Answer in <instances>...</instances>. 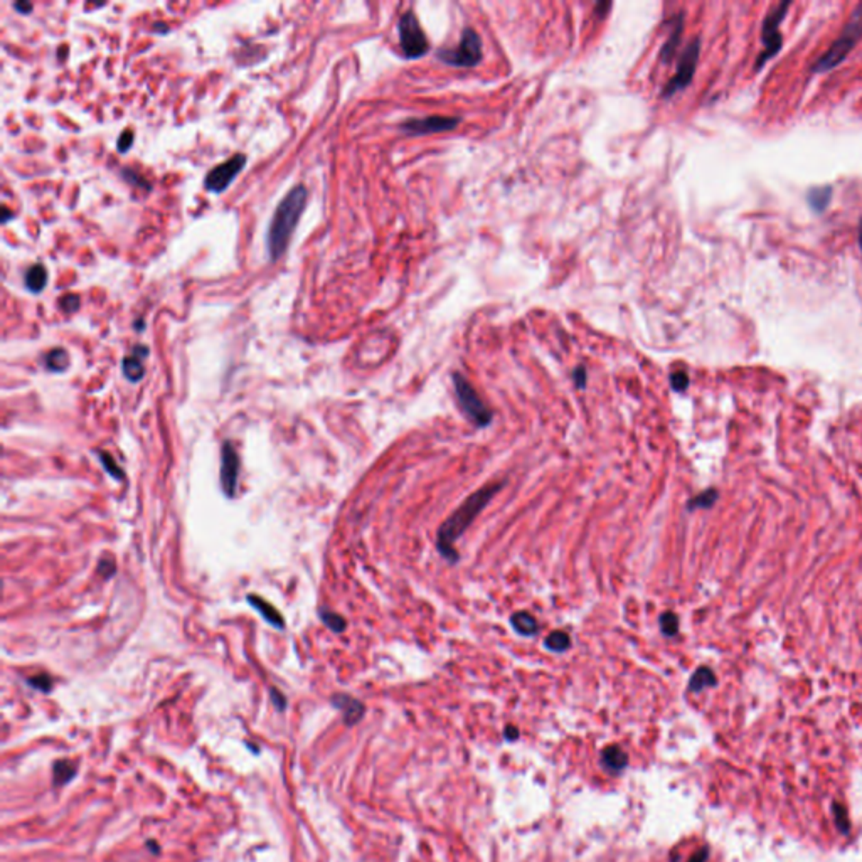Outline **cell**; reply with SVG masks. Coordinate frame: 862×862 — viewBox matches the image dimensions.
Returning a JSON list of instances; mask_svg holds the SVG:
<instances>
[{
	"instance_id": "16",
	"label": "cell",
	"mask_w": 862,
	"mask_h": 862,
	"mask_svg": "<svg viewBox=\"0 0 862 862\" xmlns=\"http://www.w3.org/2000/svg\"><path fill=\"white\" fill-rule=\"evenodd\" d=\"M510 625L514 626V630L522 637H534L539 632V625H537V620L532 617L529 611H516V613L510 617Z\"/></svg>"
},
{
	"instance_id": "15",
	"label": "cell",
	"mask_w": 862,
	"mask_h": 862,
	"mask_svg": "<svg viewBox=\"0 0 862 862\" xmlns=\"http://www.w3.org/2000/svg\"><path fill=\"white\" fill-rule=\"evenodd\" d=\"M248 603L251 604L255 610H258L261 613V617H263L268 623H271L275 628H285V620H283L282 615L278 613V610H276L273 604L264 602L261 596H256V595H249Z\"/></svg>"
},
{
	"instance_id": "37",
	"label": "cell",
	"mask_w": 862,
	"mask_h": 862,
	"mask_svg": "<svg viewBox=\"0 0 862 862\" xmlns=\"http://www.w3.org/2000/svg\"><path fill=\"white\" fill-rule=\"evenodd\" d=\"M707 857H709V849L707 847H703V849L696 850V852L690 856L689 862H706Z\"/></svg>"
},
{
	"instance_id": "17",
	"label": "cell",
	"mask_w": 862,
	"mask_h": 862,
	"mask_svg": "<svg viewBox=\"0 0 862 862\" xmlns=\"http://www.w3.org/2000/svg\"><path fill=\"white\" fill-rule=\"evenodd\" d=\"M24 283L27 286L29 292L32 293H41L44 288H46V283H47V270L44 268V264L37 263L32 264L24 275Z\"/></svg>"
},
{
	"instance_id": "8",
	"label": "cell",
	"mask_w": 862,
	"mask_h": 862,
	"mask_svg": "<svg viewBox=\"0 0 862 862\" xmlns=\"http://www.w3.org/2000/svg\"><path fill=\"white\" fill-rule=\"evenodd\" d=\"M699 49H701V43H699V39H696V41H692L688 47H685L684 52H682L681 61H679V66H677V73L674 74V78L669 81V84L663 88L662 95L666 96V98L667 96H672L674 93L681 91V89H684L685 87H689V83L692 81L694 73H696L697 61H699Z\"/></svg>"
},
{
	"instance_id": "25",
	"label": "cell",
	"mask_w": 862,
	"mask_h": 862,
	"mask_svg": "<svg viewBox=\"0 0 862 862\" xmlns=\"http://www.w3.org/2000/svg\"><path fill=\"white\" fill-rule=\"evenodd\" d=\"M660 630L666 637H675L679 633V617L674 611H663L660 615Z\"/></svg>"
},
{
	"instance_id": "28",
	"label": "cell",
	"mask_w": 862,
	"mask_h": 862,
	"mask_svg": "<svg viewBox=\"0 0 862 862\" xmlns=\"http://www.w3.org/2000/svg\"><path fill=\"white\" fill-rule=\"evenodd\" d=\"M98 457H100V460H102L104 470H106L111 477H115L117 480L123 479V470L117 465V462L113 460V457H111L108 451H98Z\"/></svg>"
},
{
	"instance_id": "35",
	"label": "cell",
	"mask_w": 862,
	"mask_h": 862,
	"mask_svg": "<svg viewBox=\"0 0 862 862\" xmlns=\"http://www.w3.org/2000/svg\"><path fill=\"white\" fill-rule=\"evenodd\" d=\"M271 701H273V704L276 706V709H278V711H283V709H285V706H286L285 696H283V694L280 692V690H276V689H271Z\"/></svg>"
},
{
	"instance_id": "36",
	"label": "cell",
	"mask_w": 862,
	"mask_h": 862,
	"mask_svg": "<svg viewBox=\"0 0 862 862\" xmlns=\"http://www.w3.org/2000/svg\"><path fill=\"white\" fill-rule=\"evenodd\" d=\"M519 736H521V733H519V729L516 726L514 725L506 726V729H503V738H506L507 741H516Z\"/></svg>"
},
{
	"instance_id": "33",
	"label": "cell",
	"mask_w": 862,
	"mask_h": 862,
	"mask_svg": "<svg viewBox=\"0 0 862 862\" xmlns=\"http://www.w3.org/2000/svg\"><path fill=\"white\" fill-rule=\"evenodd\" d=\"M98 573L103 578H111L115 573V561L113 559H102L98 565Z\"/></svg>"
},
{
	"instance_id": "24",
	"label": "cell",
	"mask_w": 862,
	"mask_h": 862,
	"mask_svg": "<svg viewBox=\"0 0 862 862\" xmlns=\"http://www.w3.org/2000/svg\"><path fill=\"white\" fill-rule=\"evenodd\" d=\"M830 197H832L830 188H815L808 192L807 199L815 211H824V209L828 206V203H830Z\"/></svg>"
},
{
	"instance_id": "27",
	"label": "cell",
	"mask_w": 862,
	"mask_h": 862,
	"mask_svg": "<svg viewBox=\"0 0 862 862\" xmlns=\"http://www.w3.org/2000/svg\"><path fill=\"white\" fill-rule=\"evenodd\" d=\"M832 812H834L835 826H837L839 832H841V834H849L850 824H849V815H847L846 808L842 807L841 804H834L832 805Z\"/></svg>"
},
{
	"instance_id": "20",
	"label": "cell",
	"mask_w": 862,
	"mask_h": 862,
	"mask_svg": "<svg viewBox=\"0 0 862 862\" xmlns=\"http://www.w3.org/2000/svg\"><path fill=\"white\" fill-rule=\"evenodd\" d=\"M544 647L547 650L554 652V654H565L571 648V638L566 632L563 630H556L547 635L546 640H544Z\"/></svg>"
},
{
	"instance_id": "21",
	"label": "cell",
	"mask_w": 862,
	"mask_h": 862,
	"mask_svg": "<svg viewBox=\"0 0 862 862\" xmlns=\"http://www.w3.org/2000/svg\"><path fill=\"white\" fill-rule=\"evenodd\" d=\"M682 22H684V17L679 16L677 17V24H675L672 34L669 36L667 43L663 44L662 51H660V58H662V61L669 63L670 59H672V56L675 54V51H677L679 41H681V36H682Z\"/></svg>"
},
{
	"instance_id": "22",
	"label": "cell",
	"mask_w": 862,
	"mask_h": 862,
	"mask_svg": "<svg viewBox=\"0 0 862 862\" xmlns=\"http://www.w3.org/2000/svg\"><path fill=\"white\" fill-rule=\"evenodd\" d=\"M44 363H46V367L49 369L52 372H63L69 364V356L65 349H52L51 352L46 354L44 357Z\"/></svg>"
},
{
	"instance_id": "3",
	"label": "cell",
	"mask_w": 862,
	"mask_h": 862,
	"mask_svg": "<svg viewBox=\"0 0 862 862\" xmlns=\"http://www.w3.org/2000/svg\"><path fill=\"white\" fill-rule=\"evenodd\" d=\"M862 37V3L854 9L852 16H850V21L847 22V25L842 31V34L839 36V39L835 41L834 44L830 46L826 54L819 59V61L813 65V71L817 73H822V71H828L832 68H835L837 65H841L842 61L847 58L850 51L856 47V44L859 43V39Z\"/></svg>"
},
{
	"instance_id": "29",
	"label": "cell",
	"mask_w": 862,
	"mask_h": 862,
	"mask_svg": "<svg viewBox=\"0 0 862 862\" xmlns=\"http://www.w3.org/2000/svg\"><path fill=\"white\" fill-rule=\"evenodd\" d=\"M27 684L31 688L41 690V692H49L52 688V679L47 674H39L34 675V677H29Z\"/></svg>"
},
{
	"instance_id": "14",
	"label": "cell",
	"mask_w": 862,
	"mask_h": 862,
	"mask_svg": "<svg viewBox=\"0 0 862 862\" xmlns=\"http://www.w3.org/2000/svg\"><path fill=\"white\" fill-rule=\"evenodd\" d=\"M600 758H602L603 770L611 775H620L628 767V755L618 745H610L603 748L600 753Z\"/></svg>"
},
{
	"instance_id": "38",
	"label": "cell",
	"mask_w": 862,
	"mask_h": 862,
	"mask_svg": "<svg viewBox=\"0 0 862 862\" xmlns=\"http://www.w3.org/2000/svg\"><path fill=\"white\" fill-rule=\"evenodd\" d=\"M14 9H16L19 14H29V12H32L34 7H32L31 2H16L14 3Z\"/></svg>"
},
{
	"instance_id": "39",
	"label": "cell",
	"mask_w": 862,
	"mask_h": 862,
	"mask_svg": "<svg viewBox=\"0 0 862 862\" xmlns=\"http://www.w3.org/2000/svg\"><path fill=\"white\" fill-rule=\"evenodd\" d=\"M2 212H3V218H2V221H3V223H7V221H9L10 218H12V212H10L9 209H7V206H3V207H2Z\"/></svg>"
},
{
	"instance_id": "30",
	"label": "cell",
	"mask_w": 862,
	"mask_h": 862,
	"mask_svg": "<svg viewBox=\"0 0 862 862\" xmlns=\"http://www.w3.org/2000/svg\"><path fill=\"white\" fill-rule=\"evenodd\" d=\"M670 386H672V389L677 391V393H684V391L689 387L688 372H684V371L672 372V374H670Z\"/></svg>"
},
{
	"instance_id": "11",
	"label": "cell",
	"mask_w": 862,
	"mask_h": 862,
	"mask_svg": "<svg viewBox=\"0 0 862 862\" xmlns=\"http://www.w3.org/2000/svg\"><path fill=\"white\" fill-rule=\"evenodd\" d=\"M238 475H240V457H238L233 443L226 442L223 445L221 484L227 497H234V494H236Z\"/></svg>"
},
{
	"instance_id": "7",
	"label": "cell",
	"mask_w": 862,
	"mask_h": 862,
	"mask_svg": "<svg viewBox=\"0 0 862 862\" xmlns=\"http://www.w3.org/2000/svg\"><path fill=\"white\" fill-rule=\"evenodd\" d=\"M790 2L785 3H778L773 10L768 12V16L764 17L763 21V29H761V37H763V44H764V49L761 51L758 61H756V68H761L768 59H771L776 52L780 51L782 47V34H780V24H782L783 17H785L786 10H789Z\"/></svg>"
},
{
	"instance_id": "2",
	"label": "cell",
	"mask_w": 862,
	"mask_h": 862,
	"mask_svg": "<svg viewBox=\"0 0 862 862\" xmlns=\"http://www.w3.org/2000/svg\"><path fill=\"white\" fill-rule=\"evenodd\" d=\"M305 204H307V189L304 185H295L288 190L285 197L280 201L276 207L273 219H271L270 227H268V251H270L271 260L276 261L280 256L285 253L288 246L290 238H292L295 226L304 212Z\"/></svg>"
},
{
	"instance_id": "10",
	"label": "cell",
	"mask_w": 862,
	"mask_h": 862,
	"mask_svg": "<svg viewBox=\"0 0 862 862\" xmlns=\"http://www.w3.org/2000/svg\"><path fill=\"white\" fill-rule=\"evenodd\" d=\"M460 123V118L453 117H427L418 118V120H408L402 123V132L409 135H427V133H440L449 132V130L457 128Z\"/></svg>"
},
{
	"instance_id": "34",
	"label": "cell",
	"mask_w": 862,
	"mask_h": 862,
	"mask_svg": "<svg viewBox=\"0 0 862 862\" xmlns=\"http://www.w3.org/2000/svg\"><path fill=\"white\" fill-rule=\"evenodd\" d=\"M573 379H574V384H576L578 389H585V387H587V369H585L583 365H580V367L574 369Z\"/></svg>"
},
{
	"instance_id": "31",
	"label": "cell",
	"mask_w": 862,
	"mask_h": 862,
	"mask_svg": "<svg viewBox=\"0 0 862 862\" xmlns=\"http://www.w3.org/2000/svg\"><path fill=\"white\" fill-rule=\"evenodd\" d=\"M80 304H81L80 297L73 293L63 295L61 300H59V305H61V308L65 312H76L78 308H80Z\"/></svg>"
},
{
	"instance_id": "32",
	"label": "cell",
	"mask_w": 862,
	"mask_h": 862,
	"mask_svg": "<svg viewBox=\"0 0 862 862\" xmlns=\"http://www.w3.org/2000/svg\"><path fill=\"white\" fill-rule=\"evenodd\" d=\"M132 144H133L132 132H130V130H125V132H123V135L118 138V141H117L118 152H123V154H125V152H128V148L132 147Z\"/></svg>"
},
{
	"instance_id": "5",
	"label": "cell",
	"mask_w": 862,
	"mask_h": 862,
	"mask_svg": "<svg viewBox=\"0 0 862 862\" xmlns=\"http://www.w3.org/2000/svg\"><path fill=\"white\" fill-rule=\"evenodd\" d=\"M438 58L446 65L472 68V66L479 65L480 59H482V41L473 29H465L462 32L460 44L455 49L440 51Z\"/></svg>"
},
{
	"instance_id": "4",
	"label": "cell",
	"mask_w": 862,
	"mask_h": 862,
	"mask_svg": "<svg viewBox=\"0 0 862 862\" xmlns=\"http://www.w3.org/2000/svg\"><path fill=\"white\" fill-rule=\"evenodd\" d=\"M453 384H455V393H457V399H458V402H460L462 411L465 413V416L468 418L475 427H479V428L488 427V424L492 423L494 413H492V409L482 401V398L479 396L475 387H473L472 384L468 383V379H465L460 372H455L453 374Z\"/></svg>"
},
{
	"instance_id": "9",
	"label": "cell",
	"mask_w": 862,
	"mask_h": 862,
	"mask_svg": "<svg viewBox=\"0 0 862 862\" xmlns=\"http://www.w3.org/2000/svg\"><path fill=\"white\" fill-rule=\"evenodd\" d=\"M246 163V157L242 154H236L233 155L231 159L225 160L223 163L216 166L214 169L209 170V174L206 175V189L211 190V192H223V190L227 189V185L234 181L240 170L245 167Z\"/></svg>"
},
{
	"instance_id": "40",
	"label": "cell",
	"mask_w": 862,
	"mask_h": 862,
	"mask_svg": "<svg viewBox=\"0 0 862 862\" xmlns=\"http://www.w3.org/2000/svg\"><path fill=\"white\" fill-rule=\"evenodd\" d=\"M859 242H861V249H862V219H861V225H859Z\"/></svg>"
},
{
	"instance_id": "18",
	"label": "cell",
	"mask_w": 862,
	"mask_h": 862,
	"mask_svg": "<svg viewBox=\"0 0 862 862\" xmlns=\"http://www.w3.org/2000/svg\"><path fill=\"white\" fill-rule=\"evenodd\" d=\"M718 684V679H716V674L712 672L709 667H699L696 672L692 674L689 681V692H701V690L707 689V688H714Z\"/></svg>"
},
{
	"instance_id": "6",
	"label": "cell",
	"mask_w": 862,
	"mask_h": 862,
	"mask_svg": "<svg viewBox=\"0 0 862 862\" xmlns=\"http://www.w3.org/2000/svg\"><path fill=\"white\" fill-rule=\"evenodd\" d=\"M398 32L399 44H401V49L406 58L418 59L427 54L430 49L427 36H424L423 29H421L420 22L413 12L402 14L398 22Z\"/></svg>"
},
{
	"instance_id": "13",
	"label": "cell",
	"mask_w": 862,
	"mask_h": 862,
	"mask_svg": "<svg viewBox=\"0 0 862 862\" xmlns=\"http://www.w3.org/2000/svg\"><path fill=\"white\" fill-rule=\"evenodd\" d=\"M148 356V349L145 345L138 344L133 347V352L130 356H126L122 363V369H123V374L128 381L132 383H138L145 374V367H144V359Z\"/></svg>"
},
{
	"instance_id": "12",
	"label": "cell",
	"mask_w": 862,
	"mask_h": 862,
	"mask_svg": "<svg viewBox=\"0 0 862 862\" xmlns=\"http://www.w3.org/2000/svg\"><path fill=\"white\" fill-rule=\"evenodd\" d=\"M332 704L342 712L344 716V723L347 726H354L364 718V712H365V706L361 701H357L356 697L352 696H347V694H335L332 697Z\"/></svg>"
},
{
	"instance_id": "19",
	"label": "cell",
	"mask_w": 862,
	"mask_h": 862,
	"mask_svg": "<svg viewBox=\"0 0 862 862\" xmlns=\"http://www.w3.org/2000/svg\"><path fill=\"white\" fill-rule=\"evenodd\" d=\"M76 776V764L69 760H58L52 767V783L56 786H63L69 783Z\"/></svg>"
},
{
	"instance_id": "1",
	"label": "cell",
	"mask_w": 862,
	"mask_h": 862,
	"mask_svg": "<svg viewBox=\"0 0 862 862\" xmlns=\"http://www.w3.org/2000/svg\"><path fill=\"white\" fill-rule=\"evenodd\" d=\"M502 487L503 482L487 484L484 487H480L470 497H466L460 503V507L455 512H451V516L438 528V532H436V549L451 565L458 563V558H460L458 551L455 549V543L464 536V532L482 514L487 503L502 490Z\"/></svg>"
},
{
	"instance_id": "23",
	"label": "cell",
	"mask_w": 862,
	"mask_h": 862,
	"mask_svg": "<svg viewBox=\"0 0 862 862\" xmlns=\"http://www.w3.org/2000/svg\"><path fill=\"white\" fill-rule=\"evenodd\" d=\"M718 490L716 488H709V490L701 492L699 495L692 497L688 502V509L689 510H697V509H711L714 506V502L718 500Z\"/></svg>"
},
{
	"instance_id": "26",
	"label": "cell",
	"mask_w": 862,
	"mask_h": 862,
	"mask_svg": "<svg viewBox=\"0 0 862 862\" xmlns=\"http://www.w3.org/2000/svg\"><path fill=\"white\" fill-rule=\"evenodd\" d=\"M320 620H322L332 632L335 633H342L345 630V620L341 617V615L334 613V611H328V610H320Z\"/></svg>"
}]
</instances>
